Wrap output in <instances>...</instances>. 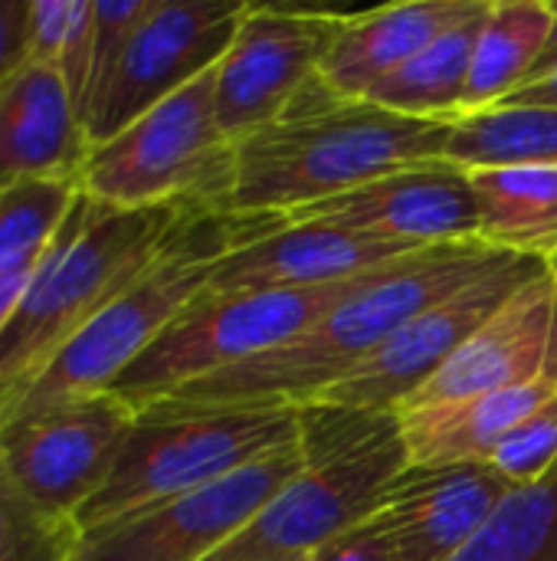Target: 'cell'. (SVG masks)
<instances>
[{
    "mask_svg": "<svg viewBox=\"0 0 557 561\" xmlns=\"http://www.w3.org/2000/svg\"><path fill=\"white\" fill-rule=\"evenodd\" d=\"M552 7H555V13H557V0H555V3H552Z\"/></svg>",
    "mask_w": 557,
    "mask_h": 561,
    "instance_id": "cell-37",
    "label": "cell"
},
{
    "mask_svg": "<svg viewBox=\"0 0 557 561\" xmlns=\"http://www.w3.org/2000/svg\"><path fill=\"white\" fill-rule=\"evenodd\" d=\"M555 394V378H542L443 408L401 411L397 417L404 427L407 463L410 467L489 463L492 454L502 447V440Z\"/></svg>",
    "mask_w": 557,
    "mask_h": 561,
    "instance_id": "cell-20",
    "label": "cell"
},
{
    "mask_svg": "<svg viewBox=\"0 0 557 561\" xmlns=\"http://www.w3.org/2000/svg\"><path fill=\"white\" fill-rule=\"evenodd\" d=\"M489 463L519 490L557 477V394L502 440Z\"/></svg>",
    "mask_w": 557,
    "mask_h": 561,
    "instance_id": "cell-29",
    "label": "cell"
},
{
    "mask_svg": "<svg viewBox=\"0 0 557 561\" xmlns=\"http://www.w3.org/2000/svg\"><path fill=\"white\" fill-rule=\"evenodd\" d=\"M453 122L387 112L368 99L335 95L322 76L282 118L236 141L227 217H282L341 197L378 178L440 164Z\"/></svg>",
    "mask_w": 557,
    "mask_h": 561,
    "instance_id": "cell-2",
    "label": "cell"
},
{
    "mask_svg": "<svg viewBox=\"0 0 557 561\" xmlns=\"http://www.w3.org/2000/svg\"><path fill=\"white\" fill-rule=\"evenodd\" d=\"M302 434L299 408L141 411L105 483L79 510V536L204 490Z\"/></svg>",
    "mask_w": 557,
    "mask_h": 561,
    "instance_id": "cell-6",
    "label": "cell"
},
{
    "mask_svg": "<svg viewBox=\"0 0 557 561\" xmlns=\"http://www.w3.org/2000/svg\"><path fill=\"white\" fill-rule=\"evenodd\" d=\"M30 279H33V273H0V332L7 325V319L13 316V309H16V302H20Z\"/></svg>",
    "mask_w": 557,
    "mask_h": 561,
    "instance_id": "cell-34",
    "label": "cell"
},
{
    "mask_svg": "<svg viewBox=\"0 0 557 561\" xmlns=\"http://www.w3.org/2000/svg\"><path fill=\"white\" fill-rule=\"evenodd\" d=\"M351 13L250 3L217 66V122L236 145L272 125L318 79L322 62Z\"/></svg>",
    "mask_w": 557,
    "mask_h": 561,
    "instance_id": "cell-12",
    "label": "cell"
},
{
    "mask_svg": "<svg viewBox=\"0 0 557 561\" xmlns=\"http://www.w3.org/2000/svg\"><path fill=\"white\" fill-rule=\"evenodd\" d=\"M250 3L154 0L105 89L82 112L89 145H102L158 102L210 72L230 49Z\"/></svg>",
    "mask_w": 557,
    "mask_h": 561,
    "instance_id": "cell-10",
    "label": "cell"
},
{
    "mask_svg": "<svg viewBox=\"0 0 557 561\" xmlns=\"http://www.w3.org/2000/svg\"><path fill=\"white\" fill-rule=\"evenodd\" d=\"M299 437L204 490L82 536L76 561H207L302 470Z\"/></svg>",
    "mask_w": 557,
    "mask_h": 561,
    "instance_id": "cell-9",
    "label": "cell"
},
{
    "mask_svg": "<svg viewBox=\"0 0 557 561\" xmlns=\"http://www.w3.org/2000/svg\"><path fill=\"white\" fill-rule=\"evenodd\" d=\"M486 0H414L351 13L335 36L322 82L341 99H364L378 82L423 53L446 30L473 16Z\"/></svg>",
    "mask_w": 557,
    "mask_h": 561,
    "instance_id": "cell-19",
    "label": "cell"
},
{
    "mask_svg": "<svg viewBox=\"0 0 557 561\" xmlns=\"http://www.w3.org/2000/svg\"><path fill=\"white\" fill-rule=\"evenodd\" d=\"M309 561H401V556L387 539V533L381 529V523L371 516L351 526L348 533L335 536L322 549H315Z\"/></svg>",
    "mask_w": 557,
    "mask_h": 561,
    "instance_id": "cell-31",
    "label": "cell"
},
{
    "mask_svg": "<svg viewBox=\"0 0 557 561\" xmlns=\"http://www.w3.org/2000/svg\"><path fill=\"white\" fill-rule=\"evenodd\" d=\"M557 381V279L552 270L522 286L401 411L443 408L529 381Z\"/></svg>",
    "mask_w": 557,
    "mask_h": 561,
    "instance_id": "cell-15",
    "label": "cell"
},
{
    "mask_svg": "<svg viewBox=\"0 0 557 561\" xmlns=\"http://www.w3.org/2000/svg\"><path fill=\"white\" fill-rule=\"evenodd\" d=\"M479 204V243L552 263L557 256V168L466 171Z\"/></svg>",
    "mask_w": 557,
    "mask_h": 561,
    "instance_id": "cell-21",
    "label": "cell"
},
{
    "mask_svg": "<svg viewBox=\"0 0 557 561\" xmlns=\"http://www.w3.org/2000/svg\"><path fill=\"white\" fill-rule=\"evenodd\" d=\"M190 207L118 210L79 197L0 332V424L56 355L174 240Z\"/></svg>",
    "mask_w": 557,
    "mask_h": 561,
    "instance_id": "cell-3",
    "label": "cell"
},
{
    "mask_svg": "<svg viewBox=\"0 0 557 561\" xmlns=\"http://www.w3.org/2000/svg\"><path fill=\"white\" fill-rule=\"evenodd\" d=\"M555 26V7L545 0H492L473 53L460 118L509 99L542 59Z\"/></svg>",
    "mask_w": 557,
    "mask_h": 561,
    "instance_id": "cell-22",
    "label": "cell"
},
{
    "mask_svg": "<svg viewBox=\"0 0 557 561\" xmlns=\"http://www.w3.org/2000/svg\"><path fill=\"white\" fill-rule=\"evenodd\" d=\"M217 66L95 145L79 178L82 194L118 210L190 207L220 214L233 187L236 145L217 122Z\"/></svg>",
    "mask_w": 557,
    "mask_h": 561,
    "instance_id": "cell-7",
    "label": "cell"
},
{
    "mask_svg": "<svg viewBox=\"0 0 557 561\" xmlns=\"http://www.w3.org/2000/svg\"><path fill=\"white\" fill-rule=\"evenodd\" d=\"M499 105H519V108H557V26L542 53V59L535 62V69L525 76V82L502 99Z\"/></svg>",
    "mask_w": 557,
    "mask_h": 561,
    "instance_id": "cell-32",
    "label": "cell"
},
{
    "mask_svg": "<svg viewBox=\"0 0 557 561\" xmlns=\"http://www.w3.org/2000/svg\"><path fill=\"white\" fill-rule=\"evenodd\" d=\"M138 414L115 394H92L0 424V457L49 513L72 519L105 483Z\"/></svg>",
    "mask_w": 557,
    "mask_h": 561,
    "instance_id": "cell-13",
    "label": "cell"
},
{
    "mask_svg": "<svg viewBox=\"0 0 557 561\" xmlns=\"http://www.w3.org/2000/svg\"><path fill=\"white\" fill-rule=\"evenodd\" d=\"M453 561H557V477L515 490Z\"/></svg>",
    "mask_w": 557,
    "mask_h": 561,
    "instance_id": "cell-26",
    "label": "cell"
},
{
    "mask_svg": "<svg viewBox=\"0 0 557 561\" xmlns=\"http://www.w3.org/2000/svg\"><path fill=\"white\" fill-rule=\"evenodd\" d=\"M548 270L555 273V279H557V256H555V260H552V263H548Z\"/></svg>",
    "mask_w": 557,
    "mask_h": 561,
    "instance_id": "cell-35",
    "label": "cell"
},
{
    "mask_svg": "<svg viewBox=\"0 0 557 561\" xmlns=\"http://www.w3.org/2000/svg\"><path fill=\"white\" fill-rule=\"evenodd\" d=\"M410 253L417 250L374 243L318 224H279L220 256L200 296L315 289L348 283Z\"/></svg>",
    "mask_w": 557,
    "mask_h": 561,
    "instance_id": "cell-17",
    "label": "cell"
},
{
    "mask_svg": "<svg viewBox=\"0 0 557 561\" xmlns=\"http://www.w3.org/2000/svg\"><path fill=\"white\" fill-rule=\"evenodd\" d=\"M371 273L315 289L197 296L108 388V394L121 398L138 414L194 381H204L223 368L276 348L279 342L292 339L328 309H335Z\"/></svg>",
    "mask_w": 557,
    "mask_h": 561,
    "instance_id": "cell-8",
    "label": "cell"
},
{
    "mask_svg": "<svg viewBox=\"0 0 557 561\" xmlns=\"http://www.w3.org/2000/svg\"><path fill=\"white\" fill-rule=\"evenodd\" d=\"M266 230V220L256 224V217L250 220L190 210L164 253L56 355V362L20 398L10 417L105 394L207 289L217 260Z\"/></svg>",
    "mask_w": 557,
    "mask_h": 561,
    "instance_id": "cell-5",
    "label": "cell"
},
{
    "mask_svg": "<svg viewBox=\"0 0 557 561\" xmlns=\"http://www.w3.org/2000/svg\"><path fill=\"white\" fill-rule=\"evenodd\" d=\"M305 561H309V559H305Z\"/></svg>",
    "mask_w": 557,
    "mask_h": 561,
    "instance_id": "cell-38",
    "label": "cell"
},
{
    "mask_svg": "<svg viewBox=\"0 0 557 561\" xmlns=\"http://www.w3.org/2000/svg\"><path fill=\"white\" fill-rule=\"evenodd\" d=\"M95 0H30L26 7V59L62 76L79 112L92 69Z\"/></svg>",
    "mask_w": 557,
    "mask_h": 561,
    "instance_id": "cell-27",
    "label": "cell"
},
{
    "mask_svg": "<svg viewBox=\"0 0 557 561\" xmlns=\"http://www.w3.org/2000/svg\"><path fill=\"white\" fill-rule=\"evenodd\" d=\"M26 7L30 0H0V82L26 59Z\"/></svg>",
    "mask_w": 557,
    "mask_h": 561,
    "instance_id": "cell-33",
    "label": "cell"
},
{
    "mask_svg": "<svg viewBox=\"0 0 557 561\" xmlns=\"http://www.w3.org/2000/svg\"><path fill=\"white\" fill-rule=\"evenodd\" d=\"M545 270L548 263L542 260L502 253L469 286L404 322L371 358H364L312 404L397 411L466 345V339L486 319H492L522 286H529Z\"/></svg>",
    "mask_w": 557,
    "mask_h": 561,
    "instance_id": "cell-11",
    "label": "cell"
},
{
    "mask_svg": "<svg viewBox=\"0 0 557 561\" xmlns=\"http://www.w3.org/2000/svg\"><path fill=\"white\" fill-rule=\"evenodd\" d=\"M279 224H318L414 250L479 243V204L469 174L446 161L378 178L341 197L295 210Z\"/></svg>",
    "mask_w": 557,
    "mask_h": 561,
    "instance_id": "cell-14",
    "label": "cell"
},
{
    "mask_svg": "<svg viewBox=\"0 0 557 561\" xmlns=\"http://www.w3.org/2000/svg\"><path fill=\"white\" fill-rule=\"evenodd\" d=\"M502 253L483 243L417 250L361 279L322 319L276 348L194 381L144 411L197 414L243 408H305L371 358L404 322L483 276ZM141 414V411H138Z\"/></svg>",
    "mask_w": 557,
    "mask_h": 561,
    "instance_id": "cell-1",
    "label": "cell"
},
{
    "mask_svg": "<svg viewBox=\"0 0 557 561\" xmlns=\"http://www.w3.org/2000/svg\"><path fill=\"white\" fill-rule=\"evenodd\" d=\"M446 164L479 168H557V108L492 105L463 115L450 128Z\"/></svg>",
    "mask_w": 557,
    "mask_h": 561,
    "instance_id": "cell-24",
    "label": "cell"
},
{
    "mask_svg": "<svg viewBox=\"0 0 557 561\" xmlns=\"http://www.w3.org/2000/svg\"><path fill=\"white\" fill-rule=\"evenodd\" d=\"M299 424L302 470L207 561L309 559L371 519L387 483L407 467L397 411L305 404Z\"/></svg>",
    "mask_w": 557,
    "mask_h": 561,
    "instance_id": "cell-4",
    "label": "cell"
},
{
    "mask_svg": "<svg viewBox=\"0 0 557 561\" xmlns=\"http://www.w3.org/2000/svg\"><path fill=\"white\" fill-rule=\"evenodd\" d=\"M272 561H305V559H272Z\"/></svg>",
    "mask_w": 557,
    "mask_h": 561,
    "instance_id": "cell-36",
    "label": "cell"
},
{
    "mask_svg": "<svg viewBox=\"0 0 557 561\" xmlns=\"http://www.w3.org/2000/svg\"><path fill=\"white\" fill-rule=\"evenodd\" d=\"M151 7L154 0H95V43H92V69H89L82 112L112 79L115 66L121 62L131 36L138 33Z\"/></svg>",
    "mask_w": 557,
    "mask_h": 561,
    "instance_id": "cell-30",
    "label": "cell"
},
{
    "mask_svg": "<svg viewBox=\"0 0 557 561\" xmlns=\"http://www.w3.org/2000/svg\"><path fill=\"white\" fill-rule=\"evenodd\" d=\"M76 181H26L0 187V273H36L72 217Z\"/></svg>",
    "mask_w": 557,
    "mask_h": 561,
    "instance_id": "cell-25",
    "label": "cell"
},
{
    "mask_svg": "<svg viewBox=\"0 0 557 561\" xmlns=\"http://www.w3.org/2000/svg\"><path fill=\"white\" fill-rule=\"evenodd\" d=\"M79 529L39 506L0 457V561H76Z\"/></svg>",
    "mask_w": 557,
    "mask_h": 561,
    "instance_id": "cell-28",
    "label": "cell"
},
{
    "mask_svg": "<svg viewBox=\"0 0 557 561\" xmlns=\"http://www.w3.org/2000/svg\"><path fill=\"white\" fill-rule=\"evenodd\" d=\"M492 463L404 467L374 510L401 561H453L515 493Z\"/></svg>",
    "mask_w": 557,
    "mask_h": 561,
    "instance_id": "cell-16",
    "label": "cell"
},
{
    "mask_svg": "<svg viewBox=\"0 0 557 561\" xmlns=\"http://www.w3.org/2000/svg\"><path fill=\"white\" fill-rule=\"evenodd\" d=\"M92 145L62 76L23 59L0 82V187L82 178Z\"/></svg>",
    "mask_w": 557,
    "mask_h": 561,
    "instance_id": "cell-18",
    "label": "cell"
},
{
    "mask_svg": "<svg viewBox=\"0 0 557 561\" xmlns=\"http://www.w3.org/2000/svg\"><path fill=\"white\" fill-rule=\"evenodd\" d=\"M489 3L492 0H486L473 16H466L463 23L446 30L440 39H433L423 53H417L410 62H404L384 82H378L364 99L397 115L456 122L463 112L469 66H473V53H476Z\"/></svg>",
    "mask_w": 557,
    "mask_h": 561,
    "instance_id": "cell-23",
    "label": "cell"
}]
</instances>
